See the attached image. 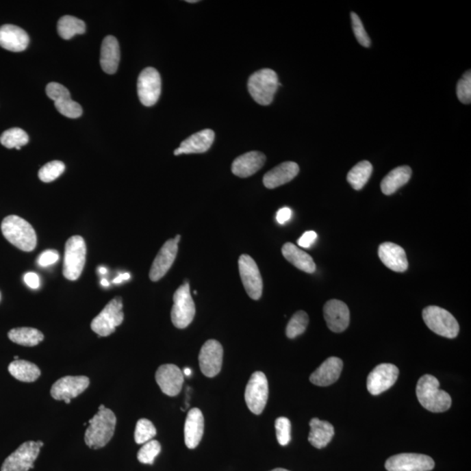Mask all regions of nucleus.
Returning <instances> with one entry per match:
<instances>
[{"mask_svg": "<svg viewBox=\"0 0 471 471\" xmlns=\"http://www.w3.org/2000/svg\"><path fill=\"white\" fill-rule=\"evenodd\" d=\"M309 323V317L305 311H298L292 319L290 320L288 327H286V336L289 339H294L296 337L301 335L307 330Z\"/></svg>", "mask_w": 471, "mask_h": 471, "instance_id": "c9c22d12", "label": "nucleus"}, {"mask_svg": "<svg viewBox=\"0 0 471 471\" xmlns=\"http://www.w3.org/2000/svg\"><path fill=\"white\" fill-rule=\"evenodd\" d=\"M411 175L412 170L409 166H400L394 168L381 181V192L387 196L392 195L400 188L409 182Z\"/></svg>", "mask_w": 471, "mask_h": 471, "instance_id": "c756f323", "label": "nucleus"}, {"mask_svg": "<svg viewBox=\"0 0 471 471\" xmlns=\"http://www.w3.org/2000/svg\"><path fill=\"white\" fill-rule=\"evenodd\" d=\"M8 370L12 377L24 383H34L41 374L40 369L36 365L24 359L11 362Z\"/></svg>", "mask_w": 471, "mask_h": 471, "instance_id": "7c9ffc66", "label": "nucleus"}, {"mask_svg": "<svg viewBox=\"0 0 471 471\" xmlns=\"http://www.w3.org/2000/svg\"><path fill=\"white\" fill-rule=\"evenodd\" d=\"M101 285L105 286V288H107V286L110 285V282H108L106 279H103V280H101Z\"/></svg>", "mask_w": 471, "mask_h": 471, "instance_id": "603ef678", "label": "nucleus"}, {"mask_svg": "<svg viewBox=\"0 0 471 471\" xmlns=\"http://www.w3.org/2000/svg\"><path fill=\"white\" fill-rule=\"evenodd\" d=\"M238 268L248 296L254 301H259L262 296L263 280L257 263L251 256L243 254L238 259Z\"/></svg>", "mask_w": 471, "mask_h": 471, "instance_id": "9b49d317", "label": "nucleus"}, {"mask_svg": "<svg viewBox=\"0 0 471 471\" xmlns=\"http://www.w3.org/2000/svg\"><path fill=\"white\" fill-rule=\"evenodd\" d=\"M174 240H175V242H176V243L178 244V243H179V242H180V240H181V236H180V235H177V237L174 238Z\"/></svg>", "mask_w": 471, "mask_h": 471, "instance_id": "5fc2aeb1", "label": "nucleus"}, {"mask_svg": "<svg viewBox=\"0 0 471 471\" xmlns=\"http://www.w3.org/2000/svg\"><path fill=\"white\" fill-rule=\"evenodd\" d=\"M155 381L162 393L168 396H177L182 390L184 375L177 366L165 364L159 367L155 373Z\"/></svg>", "mask_w": 471, "mask_h": 471, "instance_id": "f3484780", "label": "nucleus"}, {"mask_svg": "<svg viewBox=\"0 0 471 471\" xmlns=\"http://www.w3.org/2000/svg\"><path fill=\"white\" fill-rule=\"evenodd\" d=\"M317 240V233L314 231L305 232L298 240V244L302 248H310Z\"/></svg>", "mask_w": 471, "mask_h": 471, "instance_id": "49530a36", "label": "nucleus"}, {"mask_svg": "<svg viewBox=\"0 0 471 471\" xmlns=\"http://www.w3.org/2000/svg\"><path fill=\"white\" fill-rule=\"evenodd\" d=\"M292 214V209L288 208V207H284V208L280 209L278 213H277V221L280 225H285L291 219Z\"/></svg>", "mask_w": 471, "mask_h": 471, "instance_id": "09e8293b", "label": "nucleus"}, {"mask_svg": "<svg viewBox=\"0 0 471 471\" xmlns=\"http://www.w3.org/2000/svg\"><path fill=\"white\" fill-rule=\"evenodd\" d=\"M157 435V429L148 419H140L136 423L135 441L138 444H144Z\"/></svg>", "mask_w": 471, "mask_h": 471, "instance_id": "e433bc0d", "label": "nucleus"}, {"mask_svg": "<svg viewBox=\"0 0 471 471\" xmlns=\"http://www.w3.org/2000/svg\"><path fill=\"white\" fill-rule=\"evenodd\" d=\"M43 446L44 442L41 441L24 442L6 458L1 471H28L34 469V461L39 457L40 448Z\"/></svg>", "mask_w": 471, "mask_h": 471, "instance_id": "1a4fd4ad", "label": "nucleus"}, {"mask_svg": "<svg viewBox=\"0 0 471 471\" xmlns=\"http://www.w3.org/2000/svg\"><path fill=\"white\" fill-rule=\"evenodd\" d=\"M47 94L51 100L53 101H57L62 100V99L71 97L70 95V92L68 89L65 88L64 86L57 84V82H51L47 86Z\"/></svg>", "mask_w": 471, "mask_h": 471, "instance_id": "c03bdc74", "label": "nucleus"}, {"mask_svg": "<svg viewBox=\"0 0 471 471\" xmlns=\"http://www.w3.org/2000/svg\"><path fill=\"white\" fill-rule=\"evenodd\" d=\"M65 164L60 161H53L44 164L39 171V178L44 183L56 180L65 171Z\"/></svg>", "mask_w": 471, "mask_h": 471, "instance_id": "4c0bfd02", "label": "nucleus"}, {"mask_svg": "<svg viewBox=\"0 0 471 471\" xmlns=\"http://www.w3.org/2000/svg\"><path fill=\"white\" fill-rule=\"evenodd\" d=\"M123 304L120 297L114 298L108 302L104 309L95 317L91 323V329L99 337L111 335L116 327L123 322Z\"/></svg>", "mask_w": 471, "mask_h": 471, "instance_id": "6e6552de", "label": "nucleus"}, {"mask_svg": "<svg viewBox=\"0 0 471 471\" xmlns=\"http://www.w3.org/2000/svg\"><path fill=\"white\" fill-rule=\"evenodd\" d=\"M439 381L431 374L423 375L416 386V396L424 409L433 413L447 411L451 406L450 394L439 388Z\"/></svg>", "mask_w": 471, "mask_h": 471, "instance_id": "f03ea898", "label": "nucleus"}, {"mask_svg": "<svg viewBox=\"0 0 471 471\" xmlns=\"http://www.w3.org/2000/svg\"><path fill=\"white\" fill-rule=\"evenodd\" d=\"M280 84L278 75L272 69H261L248 81V90L257 103L267 106L272 103Z\"/></svg>", "mask_w": 471, "mask_h": 471, "instance_id": "20e7f679", "label": "nucleus"}, {"mask_svg": "<svg viewBox=\"0 0 471 471\" xmlns=\"http://www.w3.org/2000/svg\"><path fill=\"white\" fill-rule=\"evenodd\" d=\"M58 34L62 39L70 40L76 34H84L86 31V24L84 21L73 16H63L58 21L57 25Z\"/></svg>", "mask_w": 471, "mask_h": 471, "instance_id": "72a5a7b5", "label": "nucleus"}, {"mask_svg": "<svg viewBox=\"0 0 471 471\" xmlns=\"http://www.w3.org/2000/svg\"><path fill=\"white\" fill-rule=\"evenodd\" d=\"M1 231L5 240L18 249L31 251L37 246V235L33 226L20 216H6L2 221Z\"/></svg>", "mask_w": 471, "mask_h": 471, "instance_id": "7ed1b4c3", "label": "nucleus"}, {"mask_svg": "<svg viewBox=\"0 0 471 471\" xmlns=\"http://www.w3.org/2000/svg\"><path fill=\"white\" fill-rule=\"evenodd\" d=\"M177 251L178 244L174 240L165 242L152 264L151 272H149V279L151 281L157 282L166 275L176 259Z\"/></svg>", "mask_w": 471, "mask_h": 471, "instance_id": "6ab92c4d", "label": "nucleus"}, {"mask_svg": "<svg viewBox=\"0 0 471 471\" xmlns=\"http://www.w3.org/2000/svg\"><path fill=\"white\" fill-rule=\"evenodd\" d=\"M272 471H289V470H285V469H281V468H279V469H275V470H273Z\"/></svg>", "mask_w": 471, "mask_h": 471, "instance_id": "6e6d98bb", "label": "nucleus"}, {"mask_svg": "<svg viewBox=\"0 0 471 471\" xmlns=\"http://www.w3.org/2000/svg\"><path fill=\"white\" fill-rule=\"evenodd\" d=\"M171 310V321L177 329H186L196 314L195 303L190 294V284L184 283L175 292Z\"/></svg>", "mask_w": 471, "mask_h": 471, "instance_id": "0eeeda50", "label": "nucleus"}, {"mask_svg": "<svg viewBox=\"0 0 471 471\" xmlns=\"http://www.w3.org/2000/svg\"><path fill=\"white\" fill-rule=\"evenodd\" d=\"M120 60L119 43L116 38L107 36L101 44V66L108 75L116 74Z\"/></svg>", "mask_w": 471, "mask_h": 471, "instance_id": "bb28decb", "label": "nucleus"}, {"mask_svg": "<svg viewBox=\"0 0 471 471\" xmlns=\"http://www.w3.org/2000/svg\"><path fill=\"white\" fill-rule=\"evenodd\" d=\"M352 27L353 34L358 42L365 47H369L371 44V40L369 39L367 31H366L364 25L362 24L361 18L355 12L351 14Z\"/></svg>", "mask_w": 471, "mask_h": 471, "instance_id": "37998d69", "label": "nucleus"}, {"mask_svg": "<svg viewBox=\"0 0 471 471\" xmlns=\"http://www.w3.org/2000/svg\"><path fill=\"white\" fill-rule=\"evenodd\" d=\"M311 431L308 441L317 448H323L329 444L334 435V428L329 422L313 418L310 421Z\"/></svg>", "mask_w": 471, "mask_h": 471, "instance_id": "c85d7f7f", "label": "nucleus"}, {"mask_svg": "<svg viewBox=\"0 0 471 471\" xmlns=\"http://www.w3.org/2000/svg\"><path fill=\"white\" fill-rule=\"evenodd\" d=\"M123 281H124V280L123 279L122 275L118 276L116 279H114L113 280L114 284H120V283H122Z\"/></svg>", "mask_w": 471, "mask_h": 471, "instance_id": "8fccbe9b", "label": "nucleus"}, {"mask_svg": "<svg viewBox=\"0 0 471 471\" xmlns=\"http://www.w3.org/2000/svg\"><path fill=\"white\" fill-rule=\"evenodd\" d=\"M188 3H196L199 2L197 0H187Z\"/></svg>", "mask_w": 471, "mask_h": 471, "instance_id": "4d7b16f0", "label": "nucleus"}, {"mask_svg": "<svg viewBox=\"0 0 471 471\" xmlns=\"http://www.w3.org/2000/svg\"><path fill=\"white\" fill-rule=\"evenodd\" d=\"M90 381L87 377H64L60 378L51 388V396L57 400H64L66 404L84 392Z\"/></svg>", "mask_w": 471, "mask_h": 471, "instance_id": "4468645a", "label": "nucleus"}, {"mask_svg": "<svg viewBox=\"0 0 471 471\" xmlns=\"http://www.w3.org/2000/svg\"><path fill=\"white\" fill-rule=\"evenodd\" d=\"M24 281L31 289H38L40 285V277L34 272L25 273Z\"/></svg>", "mask_w": 471, "mask_h": 471, "instance_id": "de8ad7c7", "label": "nucleus"}, {"mask_svg": "<svg viewBox=\"0 0 471 471\" xmlns=\"http://www.w3.org/2000/svg\"><path fill=\"white\" fill-rule=\"evenodd\" d=\"M224 349L216 340H209L203 344L199 353V366L202 373L212 378L220 373Z\"/></svg>", "mask_w": 471, "mask_h": 471, "instance_id": "2eb2a0df", "label": "nucleus"}, {"mask_svg": "<svg viewBox=\"0 0 471 471\" xmlns=\"http://www.w3.org/2000/svg\"><path fill=\"white\" fill-rule=\"evenodd\" d=\"M458 100L463 104L471 103V73L468 71L458 81L457 87Z\"/></svg>", "mask_w": 471, "mask_h": 471, "instance_id": "79ce46f5", "label": "nucleus"}, {"mask_svg": "<svg viewBox=\"0 0 471 471\" xmlns=\"http://www.w3.org/2000/svg\"><path fill=\"white\" fill-rule=\"evenodd\" d=\"M88 423L85 433L86 444L93 450L106 446L116 431V416L112 410L101 404L97 415L89 420Z\"/></svg>", "mask_w": 471, "mask_h": 471, "instance_id": "f257e3e1", "label": "nucleus"}, {"mask_svg": "<svg viewBox=\"0 0 471 471\" xmlns=\"http://www.w3.org/2000/svg\"><path fill=\"white\" fill-rule=\"evenodd\" d=\"M183 374V375H186V377H190V375L192 374V369L189 368H184Z\"/></svg>", "mask_w": 471, "mask_h": 471, "instance_id": "3c124183", "label": "nucleus"}, {"mask_svg": "<svg viewBox=\"0 0 471 471\" xmlns=\"http://www.w3.org/2000/svg\"><path fill=\"white\" fill-rule=\"evenodd\" d=\"M60 259L58 251L54 250H47L40 254L38 264L41 267H47L53 265Z\"/></svg>", "mask_w": 471, "mask_h": 471, "instance_id": "a18cd8bd", "label": "nucleus"}, {"mask_svg": "<svg viewBox=\"0 0 471 471\" xmlns=\"http://www.w3.org/2000/svg\"><path fill=\"white\" fill-rule=\"evenodd\" d=\"M87 247L84 238L74 236L66 241L65 246L64 264H63V275L71 281L78 279L84 272Z\"/></svg>", "mask_w": 471, "mask_h": 471, "instance_id": "39448f33", "label": "nucleus"}, {"mask_svg": "<svg viewBox=\"0 0 471 471\" xmlns=\"http://www.w3.org/2000/svg\"><path fill=\"white\" fill-rule=\"evenodd\" d=\"M107 272V270H106V268H104V267H101L100 272L101 273V275H106Z\"/></svg>", "mask_w": 471, "mask_h": 471, "instance_id": "864d4df0", "label": "nucleus"}, {"mask_svg": "<svg viewBox=\"0 0 471 471\" xmlns=\"http://www.w3.org/2000/svg\"><path fill=\"white\" fill-rule=\"evenodd\" d=\"M343 361L340 358L330 357L323 362L311 374V383L320 387H327L338 381L342 374Z\"/></svg>", "mask_w": 471, "mask_h": 471, "instance_id": "4be33fe9", "label": "nucleus"}, {"mask_svg": "<svg viewBox=\"0 0 471 471\" xmlns=\"http://www.w3.org/2000/svg\"><path fill=\"white\" fill-rule=\"evenodd\" d=\"M422 318L429 329L438 335L454 339L459 333V324L453 315L444 308L435 305L426 307L422 311Z\"/></svg>", "mask_w": 471, "mask_h": 471, "instance_id": "423d86ee", "label": "nucleus"}, {"mask_svg": "<svg viewBox=\"0 0 471 471\" xmlns=\"http://www.w3.org/2000/svg\"><path fill=\"white\" fill-rule=\"evenodd\" d=\"M385 468L387 471H431L435 461L426 455L403 453L388 458Z\"/></svg>", "mask_w": 471, "mask_h": 471, "instance_id": "f8f14e48", "label": "nucleus"}, {"mask_svg": "<svg viewBox=\"0 0 471 471\" xmlns=\"http://www.w3.org/2000/svg\"><path fill=\"white\" fill-rule=\"evenodd\" d=\"M27 31L14 25L0 27V47L11 52H22L29 44Z\"/></svg>", "mask_w": 471, "mask_h": 471, "instance_id": "aec40b11", "label": "nucleus"}, {"mask_svg": "<svg viewBox=\"0 0 471 471\" xmlns=\"http://www.w3.org/2000/svg\"><path fill=\"white\" fill-rule=\"evenodd\" d=\"M266 155L259 151H251L235 159L231 165L232 173L238 177L246 178L257 173L264 166Z\"/></svg>", "mask_w": 471, "mask_h": 471, "instance_id": "5701e85b", "label": "nucleus"}, {"mask_svg": "<svg viewBox=\"0 0 471 471\" xmlns=\"http://www.w3.org/2000/svg\"><path fill=\"white\" fill-rule=\"evenodd\" d=\"M373 166L368 161H362L356 164L348 174V182L355 190H361L370 178Z\"/></svg>", "mask_w": 471, "mask_h": 471, "instance_id": "473e14b6", "label": "nucleus"}, {"mask_svg": "<svg viewBox=\"0 0 471 471\" xmlns=\"http://www.w3.org/2000/svg\"><path fill=\"white\" fill-rule=\"evenodd\" d=\"M282 254L286 260L298 270L307 273H314L316 270L313 257L305 251L298 249L294 244H285L282 247Z\"/></svg>", "mask_w": 471, "mask_h": 471, "instance_id": "cd10ccee", "label": "nucleus"}, {"mask_svg": "<svg viewBox=\"0 0 471 471\" xmlns=\"http://www.w3.org/2000/svg\"><path fill=\"white\" fill-rule=\"evenodd\" d=\"M56 110L59 111L62 116L68 118H79L81 116L82 108L81 105L73 101L71 97L62 99L57 101H54Z\"/></svg>", "mask_w": 471, "mask_h": 471, "instance_id": "ea45409f", "label": "nucleus"}, {"mask_svg": "<svg viewBox=\"0 0 471 471\" xmlns=\"http://www.w3.org/2000/svg\"><path fill=\"white\" fill-rule=\"evenodd\" d=\"M160 452V442L157 440L149 441L140 448L138 454V461L144 464H153Z\"/></svg>", "mask_w": 471, "mask_h": 471, "instance_id": "58836bf2", "label": "nucleus"}, {"mask_svg": "<svg viewBox=\"0 0 471 471\" xmlns=\"http://www.w3.org/2000/svg\"><path fill=\"white\" fill-rule=\"evenodd\" d=\"M268 381L263 372L257 371L251 375L244 393L246 405L250 411L260 415L268 400Z\"/></svg>", "mask_w": 471, "mask_h": 471, "instance_id": "9d476101", "label": "nucleus"}, {"mask_svg": "<svg viewBox=\"0 0 471 471\" xmlns=\"http://www.w3.org/2000/svg\"><path fill=\"white\" fill-rule=\"evenodd\" d=\"M379 257L388 269L397 272H404L409 267L405 251L396 244L386 242L379 247Z\"/></svg>", "mask_w": 471, "mask_h": 471, "instance_id": "412c9836", "label": "nucleus"}, {"mask_svg": "<svg viewBox=\"0 0 471 471\" xmlns=\"http://www.w3.org/2000/svg\"><path fill=\"white\" fill-rule=\"evenodd\" d=\"M29 142V136L23 129L14 128L6 130L0 136V142L8 149H21L22 146L27 145Z\"/></svg>", "mask_w": 471, "mask_h": 471, "instance_id": "f704fd0d", "label": "nucleus"}, {"mask_svg": "<svg viewBox=\"0 0 471 471\" xmlns=\"http://www.w3.org/2000/svg\"><path fill=\"white\" fill-rule=\"evenodd\" d=\"M300 167L294 162H285L267 172L263 178L264 186L267 189H275L291 182L298 176Z\"/></svg>", "mask_w": 471, "mask_h": 471, "instance_id": "a878e982", "label": "nucleus"}, {"mask_svg": "<svg viewBox=\"0 0 471 471\" xmlns=\"http://www.w3.org/2000/svg\"><path fill=\"white\" fill-rule=\"evenodd\" d=\"M161 89V76L157 70L153 68L142 70L138 81V97L142 104L151 107L157 103Z\"/></svg>", "mask_w": 471, "mask_h": 471, "instance_id": "ddd939ff", "label": "nucleus"}, {"mask_svg": "<svg viewBox=\"0 0 471 471\" xmlns=\"http://www.w3.org/2000/svg\"><path fill=\"white\" fill-rule=\"evenodd\" d=\"M205 431V418L199 409H190L184 425V441L187 448L193 450L199 446Z\"/></svg>", "mask_w": 471, "mask_h": 471, "instance_id": "b1692460", "label": "nucleus"}, {"mask_svg": "<svg viewBox=\"0 0 471 471\" xmlns=\"http://www.w3.org/2000/svg\"><path fill=\"white\" fill-rule=\"evenodd\" d=\"M291 422L286 418H279L275 422L277 439L281 446H286L291 441Z\"/></svg>", "mask_w": 471, "mask_h": 471, "instance_id": "a19ab883", "label": "nucleus"}, {"mask_svg": "<svg viewBox=\"0 0 471 471\" xmlns=\"http://www.w3.org/2000/svg\"><path fill=\"white\" fill-rule=\"evenodd\" d=\"M9 339L12 342L25 346H34L44 340V334L33 327H18L8 333Z\"/></svg>", "mask_w": 471, "mask_h": 471, "instance_id": "2f4dec72", "label": "nucleus"}, {"mask_svg": "<svg viewBox=\"0 0 471 471\" xmlns=\"http://www.w3.org/2000/svg\"><path fill=\"white\" fill-rule=\"evenodd\" d=\"M215 139V133L212 129H203L194 133L181 143L180 147L175 151V155L183 154H200L208 151Z\"/></svg>", "mask_w": 471, "mask_h": 471, "instance_id": "393cba45", "label": "nucleus"}, {"mask_svg": "<svg viewBox=\"0 0 471 471\" xmlns=\"http://www.w3.org/2000/svg\"><path fill=\"white\" fill-rule=\"evenodd\" d=\"M324 317L327 327L334 333H342L350 323V311L344 302L331 300L324 305Z\"/></svg>", "mask_w": 471, "mask_h": 471, "instance_id": "a211bd4d", "label": "nucleus"}, {"mask_svg": "<svg viewBox=\"0 0 471 471\" xmlns=\"http://www.w3.org/2000/svg\"><path fill=\"white\" fill-rule=\"evenodd\" d=\"M399 369L393 364H384L377 366L369 374L367 381L368 392L379 396L390 390L396 383Z\"/></svg>", "mask_w": 471, "mask_h": 471, "instance_id": "dca6fc26", "label": "nucleus"}, {"mask_svg": "<svg viewBox=\"0 0 471 471\" xmlns=\"http://www.w3.org/2000/svg\"><path fill=\"white\" fill-rule=\"evenodd\" d=\"M17 359H18V356H15L14 361H17Z\"/></svg>", "mask_w": 471, "mask_h": 471, "instance_id": "13d9d810", "label": "nucleus"}, {"mask_svg": "<svg viewBox=\"0 0 471 471\" xmlns=\"http://www.w3.org/2000/svg\"><path fill=\"white\" fill-rule=\"evenodd\" d=\"M0 301H1V294H0Z\"/></svg>", "mask_w": 471, "mask_h": 471, "instance_id": "bf43d9fd", "label": "nucleus"}]
</instances>
